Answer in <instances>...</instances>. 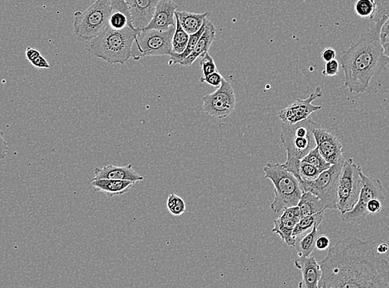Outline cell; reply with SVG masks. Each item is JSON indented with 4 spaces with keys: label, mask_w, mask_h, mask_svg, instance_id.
<instances>
[{
    "label": "cell",
    "mask_w": 389,
    "mask_h": 288,
    "mask_svg": "<svg viewBox=\"0 0 389 288\" xmlns=\"http://www.w3.org/2000/svg\"><path fill=\"white\" fill-rule=\"evenodd\" d=\"M376 243L348 237L331 247L320 262L319 288L389 287V261Z\"/></svg>",
    "instance_id": "6da1fadb"
},
{
    "label": "cell",
    "mask_w": 389,
    "mask_h": 288,
    "mask_svg": "<svg viewBox=\"0 0 389 288\" xmlns=\"http://www.w3.org/2000/svg\"><path fill=\"white\" fill-rule=\"evenodd\" d=\"M388 18L376 22L344 51L340 62L344 74V87L351 93H366L372 79L389 64L380 41L381 30Z\"/></svg>",
    "instance_id": "7a4b0ae2"
},
{
    "label": "cell",
    "mask_w": 389,
    "mask_h": 288,
    "mask_svg": "<svg viewBox=\"0 0 389 288\" xmlns=\"http://www.w3.org/2000/svg\"><path fill=\"white\" fill-rule=\"evenodd\" d=\"M140 30L128 26L115 30L109 25L88 42V54L110 64H124L131 58L132 47Z\"/></svg>",
    "instance_id": "3957f363"
},
{
    "label": "cell",
    "mask_w": 389,
    "mask_h": 288,
    "mask_svg": "<svg viewBox=\"0 0 389 288\" xmlns=\"http://www.w3.org/2000/svg\"><path fill=\"white\" fill-rule=\"evenodd\" d=\"M318 126L319 124L314 122L311 117L292 125L284 123L282 125L280 138L287 151V161L283 166L294 174L300 182V162L316 147L314 130Z\"/></svg>",
    "instance_id": "277c9868"
},
{
    "label": "cell",
    "mask_w": 389,
    "mask_h": 288,
    "mask_svg": "<svg viewBox=\"0 0 389 288\" xmlns=\"http://www.w3.org/2000/svg\"><path fill=\"white\" fill-rule=\"evenodd\" d=\"M266 178L274 186V199L271 210L279 214L287 208L298 206L303 190L300 182L290 171L285 169L283 164L268 163L263 167Z\"/></svg>",
    "instance_id": "5b68a950"
},
{
    "label": "cell",
    "mask_w": 389,
    "mask_h": 288,
    "mask_svg": "<svg viewBox=\"0 0 389 288\" xmlns=\"http://www.w3.org/2000/svg\"><path fill=\"white\" fill-rule=\"evenodd\" d=\"M113 10L109 0H95L85 11L74 14V33L82 41H91L109 26Z\"/></svg>",
    "instance_id": "8992f818"
},
{
    "label": "cell",
    "mask_w": 389,
    "mask_h": 288,
    "mask_svg": "<svg viewBox=\"0 0 389 288\" xmlns=\"http://www.w3.org/2000/svg\"><path fill=\"white\" fill-rule=\"evenodd\" d=\"M362 168L352 158L344 162L337 191V210L340 214L353 210L358 201L363 187Z\"/></svg>",
    "instance_id": "52a82bcc"
},
{
    "label": "cell",
    "mask_w": 389,
    "mask_h": 288,
    "mask_svg": "<svg viewBox=\"0 0 389 288\" xmlns=\"http://www.w3.org/2000/svg\"><path fill=\"white\" fill-rule=\"evenodd\" d=\"M175 30L176 27H172L167 31L140 30L132 47L131 58L139 61L148 56H171Z\"/></svg>",
    "instance_id": "ba28073f"
},
{
    "label": "cell",
    "mask_w": 389,
    "mask_h": 288,
    "mask_svg": "<svg viewBox=\"0 0 389 288\" xmlns=\"http://www.w3.org/2000/svg\"><path fill=\"white\" fill-rule=\"evenodd\" d=\"M344 162L332 165L311 181H300L303 192L309 191L318 196L324 210H337V191Z\"/></svg>",
    "instance_id": "9c48e42d"
},
{
    "label": "cell",
    "mask_w": 389,
    "mask_h": 288,
    "mask_svg": "<svg viewBox=\"0 0 389 288\" xmlns=\"http://www.w3.org/2000/svg\"><path fill=\"white\" fill-rule=\"evenodd\" d=\"M363 187L361 189L358 201L353 210L342 214V221L353 223V225H361L366 222L368 212L367 210L368 203L373 199H380L384 201L385 192L382 182L380 179L370 177V176L363 174Z\"/></svg>",
    "instance_id": "30bf717a"
},
{
    "label": "cell",
    "mask_w": 389,
    "mask_h": 288,
    "mask_svg": "<svg viewBox=\"0 0 389 288\" xmlns=\"http://www.w3.org/2000/svg\"><path fill=\"white\" fill-rule=\"evenodd\" d=\"M202 101L204 113L214 118H226L235 110L236 97L234 89L231 84L224 78L222 85L214 93L204 96Z\"/></svg>",
    "instance_id": "8fae6325"
},
{
    "label": "cell",
    "mask_w": 389,
    "mask_h": 288,
    "mask_svg": "<svg viewBox=\"0 0 389 288\" xmlns=\"http://www.w3.org/2000/svg\"><path fill=\"white\" fill-rule=\"evenodd\" d=\"M323 93L320 87H316L314 93H312L307 99H298L284 109L281 110L279 118L281 121L287 125L298 123L311 117L316 111L322 109V106L314 105L312 102L315 100L322 97Z\"/></svg>",
    "instance_id": "7c38bea8"
},
{
    "label": "cell",
    "mask_w": 389,
    "mask_h": 288,
    "mask_svg": "<svg viewBox=\"0 0 389 288\" xmlns=\"http://www.w3.org/2000/svg\"><path fill=\"white\" fill-rule=\"evenodd\" d=\"M314 133L316 147L327 162L331 165H335L344 161L342 143L335 135L331 131L323 129L320 125L315 128Z\"/></svg>",
    "instance_id": "4fadbf2b"
},
{
    "label": "cell",
    "mask_w": 389,
    "mask_h": 288,
    "mask_svg": "<svg viewBox=\"0 0 389 288\" xmlns=\"http://www.w3.org/2000/svg\"><path fill=\"white\" fill-rule=\"evenodd\" d=\"M300 219V214L298 206L287 208L283 210L282 215L275 220L272 232L278 234L287 245L296 247V239L292 236V232Z\"/></svg>",
    "instance_id": "5bb4252c"
},
{
    "label": "cell",
    "mask_w": 389,
    "mask_h": 288,
    "mask_svg": "<svg viewBox=\"0 0 389 288\" xmlns=\"http://www.w3.org/2000/svg\"><path fill=\"white\" fill-rule=\"evenodd\" d=\"M178 8L174 0H160L151 21L143 30L167 31L172 27H176L175 14Z\"/></svg>",
    "instance_id": "9a60e30c"
},
{
    "label": "cell",
    "mask_w": 389,
    "mask_h": 288,
    "mask_svg": "<svg viewBox=\"0 0 389 288\" xmlns=\"http://www.w3.org/2000/svg\"><path fill=\"white\" fill-rule=\"evenodd\" d=\"M160 0H126L134 29L142 30L151 21Z\"/></svg>",
    "instance_id": "2e32d148"
},
{
    "label": "cell",
    "mask_w": 389,
    "mask_h": 288,
    "mask_svg": "<svg viewBox=\"0 0 389 288\" xmlns=\"http://www.w3.org/2000/svg\"><path fill=\"white\" fill-rule=\"evenodd\" d=\"M294 265L303 275V281L300 283V287L319 288L322 270L320 264L314 257L311 256L299 257L294 260Z\"/></svg>",
    "instance_id": "e0dca14e"
},
{
    "label": "cell",
    "mask_w": 389,
    "mask_h": 288,
    "mask_svg": "<svg viewBox=\"0 0 389 288\" xmlns=\"http://www.w3.org/2000/svg\"><path fill=\"white\" fill-rule=\"evenodd\" d=\"M93 179H119V181H130L133 182L141 181L143 179L136 171L133 166H114L109 165L102 168H95Z\"/></svg>",
    "instance_id": "ac0fdd59"
},
{
    "label": "cell",
    "mask_w": 389,
    "mask_h": 288,
    "mask_svg": "<svg viewBox=\"0 0 389 288\" xmlns=\"http://www.w3.org/2000/svg\"><path fill=\"white\" fill-rule=\"evenodd\" d=\"M204 31L199 41L196 43L195 49L188 57L180 63L182 67H189L193 64L196 59L202 58L204 54L209 52L212 43L215 39V27L209 19H204Z\"/></svg>",
    "instance_id": "d6986e66"
},
{
    "label": "cell",
    "mask_w": 389,
    "mask_h": 288,
    "mask_svg": "<svg viewBox=\"0 0 389 288\" xmlns=\"http://www.w3.org/2000/svg\"><path fill=\"white\" fill-rule=\"evenodd\" d=\"M135 182L119 179H92L91 185L96 191L102 192L108 197L126 194L134 187Z\"/></svg>",
    "instance_id": "ffe728a7"
},
{
    "label": "cell",
    "mask_w": 389,
    "mask_h": 288,
    "mask_svg": "<svg viewBox=\"0 0 389 288\" xmlns=\"http://www.w3.org/2000/svg\"><path fill=\"white\" fill-rule=\"evenodd\" d=\"M176 15L178 16L182 29L191 35L202 29L208 14H196L187 11L176 10Z\"/></svg>",
    "instance_id": "44dd1931"
},
{
    "label": "cell",
    "mask_w": 389,
    "mask_h": 288,
    "mask_svg": "<svg viewBox=\"0 0 389 288\" xmlns=\"http://www.w3.org/2000/svg\"><path fill=\"white\" fill-rule=\"evenodd\" d=\"M298 207L300 210V218L325 211L320 199L318 196L309 191L303 192L302 196H300Z\"/></svg>",
    "instance_id": "7402d4cb"
},
{
    "label": "cell",
    "mask_w": 389,
    "mask_h": 288,
    "mask_svg": "<svg viewBox=\"0 0 389 288\" xmlns=\"http://www.w3.org/2000/svg\"><path fill=\"white\" fill-rule=\"evenodd\" d=\"M319 223H316L310 233L305 236V237L300 240L298 251L299 257H307V256H310L312 252L316 249V241L319 236Z\"/></svg>",
    "instance_id": "603a6c76"
},
{
    "label": "cell",
    "mask_w": 389,
    "mask_h": 288,
    "mask_svg": "<svg viewBox=\"0 0 389 288\" xmlns=\"http://www.w3.org/2000/svg\"><path fill=\"white\" fill-rule=\"evenodd\" d=\"M176 30L172 37V54H182L184 50L186 49L188 40H189L190 35L187 33L185 30L182 29V25H180L179 19L178 16L176 15Z\"/></svg>",
    "instance_id": "cb8c5ba5"
},
{
    "label": "cell",
    "mask_w": 389,
    "mask_h": 288,
    "mask_svg": "<svg viewBox=\"0 0 389 288\" xmlns=\"http://www.w3.org/2000/svg\"><path fill=\"white\" fill-rule=\"evenodd\" d=\"M325 211L320 212L318 214H315L312 215L306 216V217L300 218L298 225H296L294 232H292V236L295 239L299 237V236L303 234L305 232L309 230H311L312 228L316 225V223H322L324 219Z\"/></svg>",
    "instance_id": "d4e9b609"
},
{
    "label": "cell",
    "mask_w": 389,
    "mask_h": 288,
    "mask_svg": "<svg viewBox=\"0 0 389 288\" xmlns=\"http://www.w3.org/2000/svg\"><path fill=\"white\" fill-rule=\"evenodd\" d=\"M204 27H206V26H204V25L202 27V29H200L198 32H196V34L190 35L186 49L184 50L182 54H171L170 64H180V62H182L184 59L187 58L188 56H189L192 53V52H193L196 43H198L200 38L202 37V35L204 33Z\"/></svg>",
    "instance_id": "484cf974"
},
{
    "label": "cell",
    "mask_w": 389,
    "mask_h": 288,
    "mask_svg": "<svg viewBox=\"0 0 389 288\" xmlns=\"http://www.w3.org/2000/svg\"><path fill=\"white\" fill-rule=\"evenodd\" d=\"M26 59L32 65L39 69H49L51 65L38 49L27 47L25 52Z\"/></svg>",
    "instance_id": "4316f807"
},
{
    "label": "cell",
    "mask_w": 389,
    "mask_h": 288,
    "mask_svg": "<svg viewBox=\"0 0 389 288\" xmlns=\"http://www.w3.org/2000/svg\"><path fill=\"white\" fill-rule=\"evenodd\" d=\"M302 162L311 164L322 171L329 169L332 166L320 155L318 147H315L314 149L309 152L306 157L302 159Z\"/></svg>",
    "instance_id": "83f0119b"
},
{
    "label": "cell",
    "mask_w": 389,
    "mask_h": 288,
    "mask_svg": "<svg viewBox=\"0 0 389 288\" xmlns=\"http://www.w3.org/2000/svg\"><path fill=\"white\" fill-rule=\"evenodd\" d=\"M167 207L170 213L176 217L182 215L185 213L187 209L186 203L183 201V199L175 194H172L168 197Z\"/></svg>",
    "instance_id": "f1b7e54d"
},
{
    "label": "cell",
    "mask_w": 389,
    "mask_h": 288,
    "mask_svg": "<svg viewBox=\"0 0 389 288\" xmlns=\"http://www.w3.org/2000/svg\"><path fill=\"white\" fill-rule=\"evenodd\" d=\"M375 3L371 0H357L355 5V13L363 19H371L375 14Z\"/></svg>",
    "instance_id": "f546056e"
},
{
    "label": "cell",
    "mask_w": 389,
    "mask_h": 288,
    "mask_svg": "<svg viewBox=\"0 0 389 288\" xmlns=\"http://www.w3.org/2000/svg\"><path fill=\"white\" fill-rule=\"evenodd\" d=\"M322 170L318 169L311 164L300 162V181H311L318 177L322 173Z\"/></svg>",
    "instance_id": "4dcf8cb0"
},
{
    "label": "cell",
    "mask_w": 389,
    "mask_h": 288,
    "mask_svg": "<svg viewBox=\"0 0 389 288\" xmlns=\"http://www.w3.org/2000/svg\"><path fill=\"white\" fill-rule=\"evenodd\" d=\"M109 25L112 29L115 30H123L128 26L134 27L127 16L119 11H115L112 13L110 18Z\"/></svg>",
    "instance_id": "1f68e13d"
},
{
    "label": "cell",
    "mask_w": 389,
    "mask_h": 288,
    "mask_svg": "<svg viewBox=\"0 0 389 288\" xmlns=\"http://www.w3.org/2000/svg\"><path fill=\"white\" fill-rule=\"evenodd\" d=\"M376 9L370 20L378 22L384 18L389 17V0H375Z\"/></svg>",
    "instance_id": "d6a6232c"
},
{
    "label": "cell",
    "mask_w": 389,
    "mask_h": 288,
    "mask_svg": "<svg viewBox=\"0 0 389 288\" xmlns=\"http://www.w3.org/2000/svg\"><path fill=\"white\" fill-rule=\"evenodd\" d=\"M200 65L202 69V78H206L207 76L213 74L215 71H217L215 60L212 58L209 52L203 56L202 60H200Z\"/></svg>",
    "instance_id": "836d02e7"
},
{
    "label": "cell",
    "mask_w": 389,
    "mask_h": 288,
    "mask_svg": "<svg viewBox=\"0 0 389 288\" xmlns=\"http://www.w3.org/2000/svg\"><path fill=\"white\" fill-rule=\"evenodd\" d=\"M340 71V63L338 60L333 59L331 61L327 62L325 65L322 74L326 77H335Z\"/></svg>",
    "instance_id": "e575fe53"
},
{
    "label": "cell",
    "mask_w": 389,
    "mask_h": 288,
    "mask_svg": "<svg viewBox=\"0 0 389 288\" xmlns=\"http://www.w3.org/2000/svg\"><path fill=\"white\" fill-rule=\"evenodd\" d=\"M224 78L222 75L216 71L215 73L207 76L206 78H202L200 79V82H206L208 85L219 87L222 85Z\"/></svg>",
    "instance_id": "d590c367"
},
{
    "label": "cell",
    "mask_w": 389,
    "mask_h": 288,
    "mask_svg": "<svg viewBox=\"0 0 389 288\" xmlns=\"http://www.w3.org/2000/svg\"><path fill=\"white\" fill-rule=\"evenodd\" d=\"M109 1L113 12H121V13L127 16L128 19H130L132 23L130 10H128L126 0H109Z\"/></svg>",
    "instance_id": "8d00e7d4"
},
{
    "label": "cell",
    "mask_w": 389,
    "mask_h": 288,
    "mask_svg": "<svg viewBox=\"0 0 389 288\" xmlns=\"http://www.w3.org/2000/svg\"><path fill=\"white\" fill-rule=\"evenodd\" d=\"M383 202L382 199L376 198L373 199L367 205V210L368 214H379L383 209Z\"/></svg>",
    "instance_id": "74e56055"
},
{
    "label": "cell",
    "mask_w": 389,
    "mask_h": 288,
    "mask_svg": "<svg viewBox=\"0 0 389 288\" xmlns=\"http://www.w3.org/2000/svg\"><path fill=\"white\" fill-rule=\"evenodd\" d=\"M10 151L9 144H8L5 133L0 128V159H5Z\"/></svg>",
    "instance_id": "f35d334b"
},
{
    "label": "cell",
    "mask_w": 389,
    "mask_h": 288,
    "mask_svg": "<svg viewBox=\"0 0 389 288\" xmlns=\"http://www.w3.org/2000/svg\"><path fill=\"white\" fill-rule=\"evenodd\" d=\"M330 247V239L326 235H319L316 241V249L327 250Z\"/></svg>",
    "instance_id": "ab89813d"
},
{
    "label": "cell",
    "mask_w": 389,
    "mask_h": 288,
    "mask_svg": "<svg viewBox=\"0 0 389 288\" xmlns=\"http://www.w3.org/2000/svg\"><path fill=\"white\" fill-rule=\"evenodd\" d=\"M336 58V51L332 47H327L322 52V58L324 60L325 62L331 61L333 59H335Z\"/></svg>",
    "instance_id": "60d3db41"
},
{
    "label": "cell",
    "mask_w": 389,
    "mask_h": 288,
    "mask_svg": "<svg viewBox=\"0 0 389 288\" xmlns=\"http://www.w3.org/2000/svg\"><path fill=\"white\" fill-rule=\"evenodd\" d=\"M380 41L384 54L389 58V34H380Z\"/></svg>",
    "instance_id": "b9f144b4"
},
{
    "label": "cell",
    "mask_w": 389,
    "mask_h": 288,
    "mask_svg": "<svg viewBox=\"0 0 389 288\" xmlns=\"http://www.w3.org/2000/svg\"><path fill=\"white\" fill-rule=\"evenodd\" d=\"M388 250H389L388 245H387V243H380V245L377 246V250H378L380 254H387Z\"/></svg>",
    "instance_id": "7bdbcfd3"
},
{
    "label": "cell",
    "mask_w": 389,
    "mask_h": 288,
    "mask_svg": "<svg viewBox=\"0 0 389 288\" xmlns=\"http://www.w3.org/2000/svg\"><path fill=\"white\" fill-rule=\"evenodd\" d=\"M381 34H389V17L384 23L382 30H381Z\"/></svg>",
    "instance_id": "ee69618b"
},
{
    "label": "cell",
    "mask_w": 389,
    "mask_h": 288,
    "mask_svg": "<svg viewBox=\"0 0 389 288\" xmlns=\"http://www.w3.org/2000/svg\"><path fill=\"white\" fill-rule=\"evenodd\" d=\"M371 1L374 2V1H375V0H371Z\"/></svg>",
    "instance_id": "f6af8a7d"
}]
</instances>
